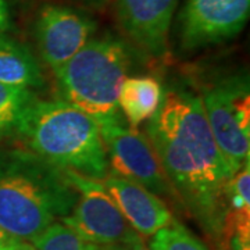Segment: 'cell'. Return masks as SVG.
<instances>
[{"label":"cell","instance_id":"6da1fadb","mask_svg":"<svg viewBox=\"0 0 250 250\" xmlns=\"http://www.w3.org/2000/svg\"><path fill=\"white\" fill-rule=\"evenodd\" d=\"M146 136L175 196L223 249L227 238V188L235 174L208 126L202 99L187 86L163 90Z\"/></svg>","mask_w":250,"mask_h":250},{"label":"cell","instance_id":"7a4b0ae2","mask_svg":"<svg viewBox=\"0 0 250 250\" xmlns=\"http://www.w3.org/2000/svg\"><path fill=\"white\" fill-rule=\"evenodd\" d=\"M78 193L65 172L34 152H0V229L20 241H34L68 214Z\"/></svg>","mask_w":250,"mask_h":250},{"label":"cell","instance_id":"3957f363","mask_svg":"<svg viewBox=\"0 0 250 250\" xmlns=\"http://www.w3.org/2000/svg\"><path fill=\"white\" fill-rule=\"evenodd\" d=\"M17 136L28 150L62 171L99 181L110 172L98 121L62 99H36Z\"/></svg>","mask_w":250,"mask_h":250},{"label":"cell","instance_id":"277c9868","mask_svg":"<svg viewBox=\"0 0 250 250\" xmlns=\"http://www.w3.org/2000/svg\"><path fill=\"white\" fill-rule=\"evenodd\" d=\"M132 60V49L125 41L110 34L92 38L54 72L60 96L98 124L120 116L118 95Z\"/></svg>","mask_w":250,"mask_h":250},{"label":"cell","instance_id":"5b68a950","mask_svg":"<svg viewBox=\"0 0 250 250\" xmlns=\"http://www.w3.org/2000/svg\"><path fill=\"white\" fill-rule=\"evenodd\" d=\"M249 89V77L241 72L208 82L199 95L211 134L233 172L250 160Z\"/></svg>","mask_w":250,"mask_h":250},{"label":"cell","instance_id":"8992f818","mask_svg":"<svg viewBox=\"0 0 250 250\" xmlns=\"http://www.w3.org/2000/svg\"><path fill=\"white\" fill-rule=\"evenodd\" d=\"M111 174L131 179L157 196H174L147 136L132 128L123 114L99 124Z\"/></svg>","mask_w":250,"mask_h":250},{"label":"cell","instance_id":"52a82bcc","mask_svg":"<svg viewBox=\"0 0 250 250\" xmlns=\"http://www.w3.org/2000/svg\"><path fill=\"white\" fill-rule=\"evenodd\" d=\"M64 172L78 197L71 211L62 217L60 223L82 239L108 248L123 243L135 232L102 181L72 171Z\"/></svg>","mask_w":250,"mask_h":250},{"label":"cell","instance_id":"ba28073f","mask_svg":"<svg viewBox=\"0 0 250 250\" xmlns=\"http://www.w3.org/2000/svg\"><path fill=\"white\" fill-rule=\"evenodd\" d=\"M250 0H185L179 14V43L195 52L233 39L243 31Z\"/></svg>","mask_w":250,"mask_h":250},{"label":"cell","instance_id":"9c48e42d","mask_svg":"<svg viewBox=\"0 0 250 250\" xmlns=\"http://www.w3.org/2000/svg\"><path fill=\"white\" fill-rule=\"evenodd\" d=\"M34 31L41 59L54 74L93 38L98 22L80 9L45 3L36 14Z\"/></svg>","mask_w":250,"mask_h":250},{"label":"cell","instance_id":"30bf717a","mask_svg":"<svg viewBox=\"0 0 250 250\" xmlns=\"http://www.w3.org/2000/svg\"><path fill=\"white\" fill-rule=\"evenodd\" d=\"M178 0H114L116 18L124 34L153 59L168 53V35Z\"/></svg>","mask_w":250,"mask_h":250},{"label":"cell","instance_id":"8fae6325","mask_svg":"<svg viewBox=\"0 0 250 250\" xmlns=\"http://www.w3.org/2000/svg\"><path fill=\"white\" fill-rule=\"evenodd\" d=\"M126 223L142 238H150L174 221L160 196L131 179L108 172L102 181Z\"/></svg>","mask_w":250,"mask_h":250},{"label":"cell","instance_id":"7c38bea8","mask_svg":"<svg viewBox=\"0 0 250 250\" xmlns=\"http://www.w3.org/2000/svg\"><path fill=\"white\" fill-rule=\"evenodd\" d=\"M0 83L21 89L43 88L45 77L39 62L27 46L0 35Z\"/></svg>","mask_w":250,"mask_h":250},{"label":"cell","instance_id":"4fadbf2b","mask_svg":"<svg viewBox=\"0 0 250 250\" xmlns=\"http://www.w3.org/2000/svg\"><path fill=\"white\" fill-rule=\"evenodd\" d=\"M161 83L150 75L126 77L118 95V108L132 128L147 123L160 106Z\"/></svg>","mask_w":250,"mask_h":250},{"label":"cell","instance_id":"5bb4252c","mask_svg":"<svg viewBox=\"0 0 250 250\" xmlns=\"http://www.w3.org/2000/svg\"><path fill=\"white\" fill-rule=\"evenodd\" d=\"M36 99L34 90L0 83V142L17 136L28 108Z\"/></svg>","mask_w":250,"mask_h":250},{"label":"cell","instance_id":"9a60e30c","mask_svg":"<svg viewBox=\"0 0 250 250\" xmlns=\"http://www.w3.org/2000/svg\"><path fill=\"white\" fill-rule=\"evenodd\" d=\"M31 242L38 250H111L108 246L82 239L60 221L47 227Z\"/></svg>","mask_w":250,"mask_h":250},{"label":"cell","instance_id":"2e32d148","mask_svg":"<svg viewBox=\"0 0 250 250\" xmlns=\"http://www.w3.org/2000/svg\"><path fill=\"white\" fill-rule=\"evenodd\" d=\"M147 246L150 250H210L177 220L150 236Z\"/></svg>","mask_w":250,"mask_h":250},{"label":"cell","instance_id":"e0dca14e","mask_svg":"<svg viewBox=\"0 0 250 250\" xmlns=\"http://www.w3.org/2000/svg\"><path fill=\"white\" fill-rule=\"evenodd\" d=\"M111 250H150L149 246L143 242L142 236H139L138 233L134 232L126 241L123 243H118L116 246H111Z\"/></svg>","mask_w":250,"mask_h":250},{"label":"cell","instance_id":"ac0fdd59","mask_svg":"<svg viewBox=\"0 0 250 250\" xmlns=\"http://www.w3.org/2000/svg\"><path fill=\"white\" fill-rule=\"evenodd\" d=\"M10 29V13L6 0H0V35H4Z\"/></svg>","mask_w":250,"mask_h":250},{"label":"cell","instance_id":"d6986e66","mask_svg":"<svg viewBox=\"0 0 250 250\" xmlns=\"http://www.w3.org/2000/svg\"><path fill=\"white\" fill-rule=\"evenodd\" d=\"M3 250H38L34 246V243H29L28 241H20V239H14L11 241Z\"/></svg>","mask_w":250,"mask_h":250},{"label":"cell","instance_id":"ffe728a7","mask_svg":"<svg viewBox=\"0 0 250 250\" xmlns=\"http://www.w3.org/2000/svg\"><path fill=\"white\" fill-rule=\"evenodd\" d=\"M16 238H13V236H10L9 233H6L3 229H0V250H3L7 245H9L10 242L14 241Z\"/></svg>","mask_w":250,"mask_h":250},{"label":"cell","instance_id":"44dd1931","mask_svg":"<svg viewBox=\"0 0 250 250\" xmlns=\"http://www.w3.org/2000/svg\"><path fill=\"white\" fill-rule=\"evenodd\" d=\"M82 3H86V4H90V6H103L106 4L108 0H80Z\"/></svg>","mask_w":250,"mask_h":250}]
</instances>
